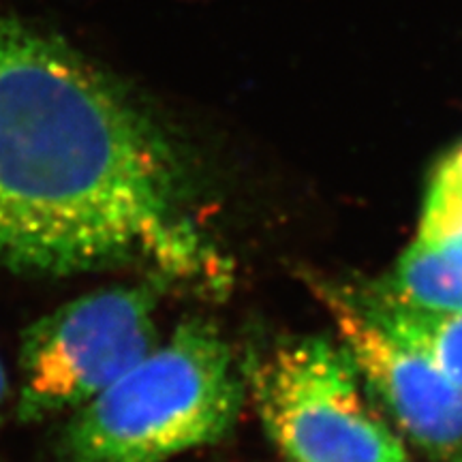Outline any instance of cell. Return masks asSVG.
I'll return each mask as SVG.
<instances>
[{
	"mask_svg": "<svg viewBox=\"0 0 462 462\" xmlns=\"http://www.w3.org/2000/svg\"><path fill=\"white\" fill-rule=\"evenodd\" d=\"M462 234V143L432 178L418 240L443 242Z\"/></svg>",
	"mask_w": 462,
	"mask_h": 462,
	"instance_id": "8",
	"label": "cell"
},
{
	"mask_svg": "<svg viewBox=\"0 0 462 462\" xmlns=\"http://www.w3.org/2000/svg\"><path fill=\"white\" fill-rule=\"evenodd\" d=\"M356 300L374 321L429 357L439 371L462 390V313H421L385 298L377 289Z\"/></svg>",
	"mask_w": 462,
	"mask_h": 462,
	"instance_id": "7",
	"label": "cell"
},
{
	"mask_svg": "<svg viewBox=\"0 0 462 462\" xmlns=\"http://www.w3.org/2000/svg\"><path fill=\"white\" fill-rule=\"evenodd\" d=\"M157 287L114 285L58 306L22 332L15 413L78 411L157 346Z\"/></svg>",
	"mask_w": 462,
	"mask_h": 462,
	"instance_id": "3",
	"label": "cell"
},
{
	"mask_svg": "<svg viewBox=\"0 0 462 462\" xmlns=\"http://www.w3.org/2000/svg\"><path fill=\"white\" fill-rule=\"evenodd\" d=\"M9 398H11L9 377H7V371H5V366H3V360H0V424H3L5 411H7Z\"/></svg>",
	"mask_w": 462,
	"mask_h": 462,
	"instance_id": "9",
	"label": "cell"
},
{
	"mask_svg": "<svg viewBox=\"0 0 462 462\" xmlns=\"http://www.w3.org/2000/svg\"><path fill=\"white\" fill-rule=\"evenodd\" d=\"M248 379L263 426L291 462H409L364 401L343 346L315 337L282 343Z\"/></svg>",
	"mask_w": 462,
	"mask_h": 462,
	"instance_id": "4",
	"label": "cell"
},
{
	"mask_svg": "<svg viewBox=\"0 0 462 462\" xmlns=\"http://www.w3.org/2000/svg\"><path fill=\"white\" fill-rule=\"evenodd\" d=\"M165 137L106 75L0 11V268L210 276Z\"/></svg>",
	"mask_w": 462,
	"mask_h": 462,
	"instance_id": "1",
	"label": "cell"
},
{
	"mask_svg": "<svg viewBox=\"0 0 462 462\" xmlns=\"http://www.w3.org/2000/svg\"><path fill=\"white\" fill-rule=\"evenodd\" d=\"M356 371L418 446L441 462H462V390L385 330L351 293L317 285Z\"/></svg>",
	"mask_w": 462,
	"mask_h": 462,
	"instance_id": "5",
	"label": "cell"
},
{
	"mask_svg": "<svg viewBox=\"0 0 462 462\" xmlns=\"http://www.w3.org/2000/svg\"><path fill=\"white\" fill-rule=\"evenodd\" d=\"M242 379L231 346L204 319L182 321L62 429L54 462H165L234 426Z\"/></svg>",
	"mask_w": 462,
	"mask_h": 462,
	"instance_id": "2",
	"label": "cell"
},
{
	"mask_svg": "<svg viewBox=\"0 0 462 462\" xmlns=\"http://www.w3.org/2000/svg\"><path fill=\"white\" fill-rule=\"evenodd\" d=\"M379 293L432 315L462 313V234L443 242H415L398 259Z\"/></svg>",
	"mask_w": 462,
	"mask_h": 462,
	"instance_id": "6",
	"label": "cell"
}]
</instances>
